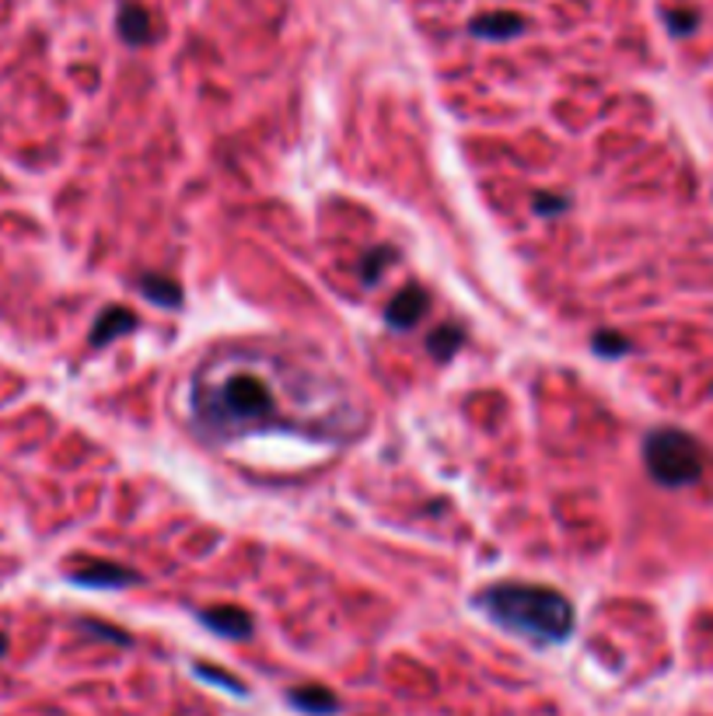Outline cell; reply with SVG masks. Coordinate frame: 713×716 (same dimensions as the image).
I'll return each mask as SVG.
<instances>
[{"mask_svg": "<svg viewBox=\"0 0 713 716\" xmlns=\"http://www.w3.org/2000/svg\"><path fill=\"white\" fill-rule=\"evenodd\" d=\"M476 601L496 625H504L514 636L539 643V647L570 639L574 622H577L570 598L560 595L557 587H542V584L504 580V584L479 590Z\"/></svg>", "mask_w": 713, "mask_h": 716, "instance_id": "obj_1", "label": "cell"}, {"mask_svg": "<svg viewBox=\"0 0 713 716\" xmlns=\"http://www.w3.org/2000/svg\"><path fill=\"white\" fill-rule=\"evenodd\" d=\"M248 364H224L213 367L210 382L200 385V416L218 430V434H248L277 423V388Z\"/></svg>", "mask_w": 713, "mask_h": 716, "instance_id": "obj_2", "label": "cell"}, {"mask_svg": "<svg viewBox=\"0 0 713 716\" xmlns=\"http://www.w3.org/2000/svg\"><path fill=\"white\" fill-rule=\"evenodd\" d=\"M644 465L654 482L668 490H682L703 479L706 451L703 444L679 426H657L644 441Z\"/></svg>", "mask_w": 713, "mask_h": 716, "instance_id": "obj_3", "label": "cell"}, {"mask_svg": "<svg viewBox=\"0 0 713 716\" xmlns=\"http://www.w3.org/2000/svg\"><path fill=\"white\" fill-rule=\"evenodd\" d=\"M67 580L78 584V587H95V590H119V587H130L137 584V570L130 566H119L113 560H78L74 566L67 570Z\"/></svg>", "mask_w": 713, "mask_h": 716, "instance_id": "obj_4", "label": "cell"}, {"mask_svg": "<svg viewBox=\"0 0 713 716\" xmlns=\"http://www.w3.org/2000/svg\"><path fill=\"white\" fill-rule=\"evenodd\" d=\"M426 312H431V294H426L420 283H406L402 291H396V297L388 301L385 321H388L391 329L409 332V329H417L420 321L426 318Z\"/></svg>", "mask_w": 713, "mask_h": 716, "instance_id": "obj_5", "label": "cell"}, {"mask_svg": "<svg viewBox=\"0 0 713 716\" xmlns=\"http://www.w3.org/2000/svg\"><path fill=\"white\" fill-rule=\"evenodd\" d=\"M200 622L207 630L221 633L227 639H248L256 630V619L245 612L238 605H210V608H200Z\"/></svg>", "mask_w": 713, "mask_h": 716, "instance_id": "obj_6", "label": "cell"}, {"mask_svg": "<svg viewBox=\"0 0 713 716\" xmlns=\"http://www.w3.org/2000/svg\"><path fill=\"white\" fill-rule=\"evenodd\" d=\"M525 17L518 11H490V14H476L469 22V32L476 39H514V35L525 32Z\"/></svg>", "mask_w": 713, "mask_h": 716, "instance_id": "obj_7", "label": "cell"}, {"mask_svg": "<svg viewBox=\"0 0 713 716\" xmlns=\"http://www.w3.org/2000/svg\"><path fill=\"white\" fill-rule=\"evenodd\" d=\"M137 329V315L133 312H127V308H105L98 318H95V326H92V347L98 350V347H109V343H116L119 336H130Z\"/></svg>", "mask_w": 713, "mask_h": 716, "instance_id": "obj_8", "label": "cell"}, {"mask_svg": "<svg viewBox=\"0 0 713 716\" xmlns=\"http://www.w3.org/2000/svg\"><path fill=\"white\" fill-rule=\"evenodd\" d=\"M288 703L308 716H329L340 709V695L326 685H294L288 689Z\"/></svg>", "mask_w": 713, "mask_h": 716, "instance_id": "obj_9", "label": "cell"}, {"mask_svg": "<svg viewBox=\"0 0 713 716\" xmlns=\"http://www.w3.org/2000/svg\"><path fill=\"white\" fill-rule=\"evenodd\" d=\"M119 35H122V43H130V46H148L154 39V25H151L148 8L122 4L119 8Z\"/></svg>", "mask_w": 713, "mask_h": 716, "instance_id": "obj_10", "label": "cell"}, {"mask_svg": "<svg viewBox=\"0 0 713 716\" xmlns=\"http://www.w3.org/2000/svg\"><path fill=\"white\" fill-rule=\"evenodd\" d=\"M140 294H144L151 304H165V308H183V286H178L172 277L165 273H144L137 280Z\"/></svg>", "mask_w": 713, "mask_h": 716, "instance_id": "obj_11", "label": "cell"}, {"mask_svg": "<svg viewBox=\"0 0 713 716\" xmlns=\"http://www.w3.org/2000/svg\"><path fill=\"white\" fill-rule=\"evenodd\" d=\"M399 259V253L396 248H385V245H378V248H367L364 253V259H361V280L367 283V286H374L382 280V273L388 270L391 262Z\"/></svg>", "mask_w": 713, "mask_h": 716, "instance_id": "obj_12", "label": "cell"}, {"mask_svg": "<svg viewBox=\"0 0 713 716\" xmlns=\"http://www.w3.org/2000/svg\"><path fill=\"white\" fill-rule=\"evenodd\" d=\"M461 343H466V332H461L458 326H441L431 332V339H426V350H431V356H437V361H448Z\"/></svg>", "mask_w": 713, "mask_h": 716, "instance_id": "obj_13", "label": "cell"}, {"mask_svg": "<svg viewBox=\"0 0 713 716\" xmlns=\"http://www.w3.org/2000/svg\"><path fill=\"white\" fill-rule=\"evenodd\" d=\"M592 347H595L598 356H627V353L633 350L630 339H627V336H619L616 329H601V332H595Z\"/></svg>", "mask_w": 713, "mask_h": 716, "instance_id": "obj_14", "label": "cell"}, {"mask_svg": "<svg viewBox=\"0 0 713 716\" xmlns=\"http://www.w3.org/2000/svg\"><path fill=\"white\" fill-rule=\"evenodd\" d=\"M81 630L84 633H95L98 639H109V643H119V647H130V636L122 633V630H116V625H105V622H95V619H81Z\"/></svg>", "mask_w": 713, "mask_h": 716, "instance_id": "obj_15", "label": "cell"}, {"mask_svg": "<svg viewBox=\"0 0 713 716\" xmlns=\"http://www.w3.org/2000/svg\"><path fill=\"white\" fill-rule=\"evenodd\" d=\"M665 25L671 28V35H692L700 25L697 11H665Z\"/></svg>", "mask_w": 713, "mask_h": 716, "instance_id": "obj_16", "label": "cell"}, {"mask_svg": "<svg viewBox=\"0 0 713 716\" xmlns=\"http://www.w3.org/2000/svg\"><path fill=\"white\" fill-rule=\"evenodd\" d=\"M531 207H535V213H539V218H557V213H563V210L570 207V200H566V196L539 192V196L531 200Z\"/></svg>", "mask_w": 713, "mask_h": 716, "instance_id": "obj_17", "label": "cell"}, {"mask_svg": "<svg viewBox=\"0 0 713 716\" xmlns=\"http://www.w3.org/2000/svg\"><path fill=\"white\" fill-rule=\"evenodd\" d=\"M196 674H200V678H207V682H213V685H227V689L235 692V695H245V692H248V689H245L242 682H235V678H231L227 671L207 668V665H196Z\"/></svg>", "mask_w": 713, "mask_h": 716, "instance_id": "obj_18", "label": "cell"}, {"mask_svg": "<svg viewBox=\"0 0 713 716\" xmlns=\"http://www.w3.org/2000/svg\"><path fill=\"white\" fill-rule=\"evenodd\" d=\"M4 654H8V636L0 633V657H4Z\"/></svg>", "mask_w": 713, "mask_h": 716, "instance_id": "obj_19", "label": "cell"}]
</instances>
